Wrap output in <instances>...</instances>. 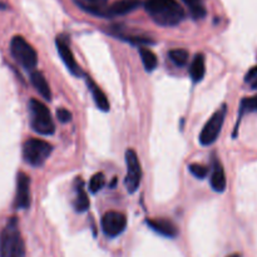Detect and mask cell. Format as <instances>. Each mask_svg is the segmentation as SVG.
I'll return each mask as SVG.
<instances>
[{"label":"cell","instance_id":"obj_1","mask_svg":"<svg viewBox=\"0 0 257 257\" xmlns=\"http://www.w3.org/2000/svg\"><path fill=\"white\" fill-rule=\"evenodd\" d=\"M145 9L162 27H175L185 19V10L176 0H146Z\"/></svg>","mask_w":257,"mask_h":257},{"label":"cell","instance_id":"obj_2","mask_svg":"<svg viewBox=\"0 0 257 257\" xmlns=\"http://www.w3.org/2000/svg\"><path fill=\"white\" fill-rule=\"evenodd\" d=\"M0 257H25V243L17 217L10 218L0 232Z\"/></svg>","mask_w":257,"mask_h":257},{"label":"cell","instance_id":"obj_3","mask_svg":"<svg viewBox=\"0 0 257 257\" xmlns=\"http://www.w3.org/2000/svg\"><path fill=\"white\" fill-rule=\"evenodd\" d=\"M30 125L33 131L43 136H50L54 133L55 125L52 114L47 105L38 99H30L29 102Z\"/></svg>","mask_w":257,"mask_h":257},{"label":"cell","instance_id":"obj_4","mask_svg":"<svg viewBox=\"0 0 257 257\" xmlns=\"http://www.w3.org/2000/svg\"><path fill=\"white\" fill-rule=\"evenodd\" d=\"M53 146L39 138H29L23 145V158L28 165L40 167L52 155Z\"/></svg>","mask_w":257,"mask_h":257},{"label":"cell","instance_id":"obj_5","mask_svg":"<svg viewBox=\"0 0 257 257\" xmlns=\"http://www.w3.org/2000/svg\"><path fill=\"white\" fill-rule=\"evenodd\" d=\"M10 53L13 58L25 69H33L38 64V54L32 44L22 35H15L10 40Z\"/></svg>","mask_w":257,"mask_h":257},{"label":"cell","instance_id":"obj_6","mask_svg":"<svg viewBox=\"0 0 257 257\" xmlns=\"http://www.w3.org/2000/svg\"><path fill=\"white\" fill-rule=\"evenodd\" d=\"M226 105H222L217 112L213 113L212 117L207 120V123L205 124V127L202 128L200 133V142L203 146H210L213 142H216V140L220 136L221 130H222L223 122H225L226 117Z\"/></svg>","mask_w":257,"mask_h":257},{"label":"cell","instance_id":"obj_7","mask_svg":"<svg viewBox=\"0 0 257 257\" xmlns=\"http://www.w3.org/2000/svg\"><path fill=\"white\" fill-rule=\"evenodd\" d=\"M125 165H127V175H125V187L128 192L133 193L140 187L142 181V167H141L140 158L133 150L125 152Z\"/></svg>","mask_w":257,"mask_h":257},{"label":"cell","instance_id":"obj_8","mask_svg":"<svg viewBox=\"0 0 257 257\" xmlns=\"http://www.w3.org/2000/svg\"><path fill=\"white\" fill-rule=\"evenodd\" d=\"M127 227V217L117 211H109L102 217V230L108 237H117Z\"/></svg>","mask_w":257,"mask_h":257},{"label":"cell","instance_id":"obj_9","mask_svg":"<svg viewBox=\"0 0 257 257\" xmlns=\"http://www.w3.org/2000/svg\"><path fill=\"white\" fill-rule=\"evenodd\" d=\"M30 198V178L27 173L19 172L17 176V192H15L14 206L18 210L29 208Z\"/></svg>","mask_w":257,"mask_h":257},{"label":"cell","instance_id":"obj_10","mask_svg":"<svg viewBox=\"0 0 257 257\" xmlns=\"http://www.w3.org/2000/svg\"><path fill=\"white\" fill-rule=\"evenodd\" d=\"M55 44H57L58 53H59L60 58H62V60H63V63L65 64V67L68 68V70H69L73 75H75V77H79V75H82V69H80V67L78 65V63L75 62L74 55H73V53H72V50H70L68 43L65 42V40H63L60 37H58Z\"/></svg>","mask_w":257,"mask_h":257},{"label":"cell","instance_id":"obj_11","mask_svg":"<svg viewBox=\"0 0 257 257\" xmlns=\"http://www.w3.org/2000/svg\"><path fill=\"white\" fill-rule=\"evenodd\" d=\"M147 223L153 231L165 237L173 238L178 235L177 226L167 218H152V220H148Z\"/></svg>","mask_w":257,"mask_h":257},{"label":"cell","instance_id":"obj_12","mask_svg":"<svg viewBox=\"0 0 257 257\" xmlns=\"http://www.w3.org/2000/svg\"><path fill=\"white\" fill-rule=\"evenodd\" d=\"M140 0H118L105 9V17H117L132 13L140 7Z\"/></svg>","mask_w":257,"mask_h":257},{"label":"cell","instance_id":"obj_13","mask_svg":"<svg viewBox=\"0 0 257 257\" xmlns=\"http://www.w3.org/2000/svg\"><path fill=\"white\" fill-rule=\"evenodd\" d=\"M87 84L88 87H89V90L92 92L93 99H94L95 105L98 107V109L103 110V112H108V110H109V102H108L104 92L98 87L97 83H95L90 77L87 78Z\"/></svg>","mask_w":257,"mask_h":257},{"label":"cell","instance_id":"obj_14","mask_svg":"<svg viewBox=\"0 0 257 257\" xmlns=\"http://www.w3.org/2000/svg\"><path fill=\"white\" fill-rule=\"evenodd\" d=\"M30 80H32V84L34 85L37 92L39 93L44 99H52V90H50L49 84H48L47 79H45V77L43 75V73L33 72L32 74H30Z\"/></svg>","mask_w":257,"mask_h":257},{"label":"cell","instance_id":"obj_15","mask_svg":"<svg viewBox=\"0 0 257 257\" xmlns=\"http://www.w3.org/2000/svg\"><path fill=\"white\" fill-rule=\"evenodd\" d=\"M211 186L216 192H223L226 188V175L222 165L218 161H215L212 175H211Z\"/></svg>","mask_w":257,"mask_h":257},{"label":"cell","instance_id":"obj_16","mask_svg":"<svg viewBox=\"0 0 257 257\" xmlns=\"http://www.w3.org/2000/svg\"><path fill=\"white\" fill-rule=\"evenodd\" d=\"M206 73V64H205V55L203 54H196L193 58L192 63L190 67V75L195 83L201 82L205 77Z\"/></svg>","mask_w":257,"mask_h":257},{"label":"cell","instance_id":"obj_17","mask_svg":"<svg viewBox=\"0 0 257 257\" xmlns=\"http://www.w3.org/2000/svg\"><path fill=\"white\" fill-rule=\"evenodd\" d=\"M75 3L84 10L92 13V14L105 17V9L107 8H104V5L107 0H75Z\"/></svg>","mask_w":257,"mask_h":257},{"label":"cell","instance_id":"obj_18","mask_svg":"<svg viewBox=\"0 0 257 257\" xmlns=\"http://www.w3.org/2000/svg\"><path fill=\"white\" fill-rule=\"evenodd\" d=\"M140 55L141 58H142V63L147 72H152V70H155L156 68H157L158 59L152 50L148 49V48L146 47H141Z\"/></svg>","mask_w":257,"mask_h":257},{"label":"cell","instance_id":"obj_19","mask_svg":"<svg viewBox=\"0 0 257 257\" xmlns=\"http://www.w3.org/2000/svg\"><path fill=\"white\" fill-rule=\"evenodd\" d=\"M89 198H88L87 193L83 190V183H80V186L77 187V196H75L74 201V207L78 212H84L89 208Z\"/></svg>","mask_w":257,"mask_h":257},{"label":"cell","instance_id":"obj_20","mask_svg":"<svg viewBox=\"0 0 257 257\" xmlns=\"http://www.w3.org/2000/svg\"><path fill=\"white\" fill-rule=\"evenodd\" d=\"M182 2L188 5L191 15L195 19H201V18H203L206 15V9L203 7L202 0H182Z\"/></svg>","mask_w":257,"mask_h":257},{"label":"cell","instance_id":"obj_21","mask_svg":"<svg viewBox=\"0 0 257 257\" xmlns=\"http://www.w3.org/2000/svg\"><path fill=\"white\" fill-rule=\"evenodd\" d=\"M168 55L177 67H183L188 62V52L186 49H172L170 50Z\"/></svg>","mask_w":257,"mask_h":257},{"label":"cell","instance_id":"obj_22","mask_svg":"<svg viewBox=\"0 0 257 257\" xmlns=\"http://www.w3.org/2000/svg\"><path fill=\"white\" fill-rule=\"evenodd\" d=\"M257 112V95L253 97L245 98L242 99L240 105V117H242L245 113H253Z\"/></svg>","mask_w":257,"mask_h":257},{"label":"cell","instance_id":"obj_23","mask_svg":"<svg viewBox=\"0 0 257 257\" xmlns=\"http://www.w3.org/2000/svg\"><path fill=\"white\" fill-rule=\"evenodd\" d=\"M104 185H105L104 175H103V173H95L89 181V191L92 193H97L102 190Z\"/></svg>","mask_w":257,"mask_h":257},{"label":"cell","instance_id":"obj_24","mask_svg":"<svg viewBox=\"0 0 257 257\" xmlns=\"http://www.w3.org/2000/svg\"><path fill=\"white\" fill-rule=\"evenodd\" d=\"M188 171L198 180H203L208 175V168L202 165H198V163H192L188 166Z\"/></svg>","mask_w":257,"mask_h":257},{"label":"cell","instance_id":"obj_25","mask_svg":"<svg viewBox=\"0 0 257 257\" xmlns=\"http://www.w3.org/2000/svg\"><path fill=\"white\" fill-rule=\"evenodd\" d=\"M57 118L60 123H69L72 120V113L65 108H59L57 110Z\"/></svg>","mask_w":257,"mask_h":257},{"label":"cell","instance_id":"obj_26","mask_svg":"<svg viewBox=\"0 0 257 257\" xmlns=\"http://www.w3.org/2000/svg\"><path fill=\"white\" fill-rule=\"evenodd\" d=\"M256 78H257V67H253L247 72V74H246L245 77V80L247 83H251L252 80H255Z\"/></svg>","mask_w":257,"mask_h":257},{"label":"cell","instance_id":"obj_27","mask_svg":"<svg viewBox=\"0 0 257 257\" xmlns=\"http://www.w3.org/2000/svg\"><path fill=\"white\" fill-rule=\"evenodd\" d=\"M251 87H252V89L257 90V78L255 80H252V82H251Z\"/></svg>","mask_w":257,"mask_h":257},{"label":"cell","instance_id":"obj_28","mask_svg":"<svg viewBox=\"0 0 257 257\" xmlns=\"http://www.w3.org/2000/svg\"><path fill=\"white\" fill-rule=\"evenodd\" d=\"M230 257H241L240 255H233V256H230Z\"/></svg>","mask_w":257,"mask_h":257}]
</instances>
